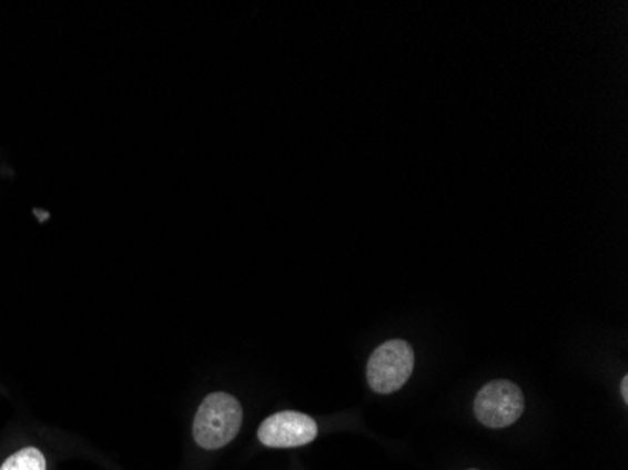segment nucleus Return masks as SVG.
<instances>
[{
  "label": "nucleus",
  "mask_w": 628,
  "mask_h": 470,
  "mask_svg": "<svg viewBox=\"0 0 628 470\" xmlns=\"http://www.w3.org/2000/svg\"><path fill=\"white\" fill-rule=\"evenodd\" d=\"M621 396H622V399H625V401H628V377H622Z\"/></svg>",
  "instance_id": "obj_6"
},
{
  "label": "nucleus",
  "mask_w": 628,
  "mask_h": 470,
  "mask_svg": "<svg viewBox=\"0 0 628 470\" xmlns=\"http://www.w3.org/2000/svg\"><path fill=\"white\" fill-rule=\"evenodd\" d=\"M34 213H37L38 217H40V221H45V218L50 217L48 213H42V211H34Z\"/></svg>",
  "instance_id": "obj_7"
},
{
  "label": "nucleus",
  "mask_w": 628,
  "mask_h": 470,
  "mask_svg": "<svg viewBox=\"0 0 628 470\" xmlns=\"http://www.w3.org/2000/svg\"><path fill=\"white\" fill-rule=\"evenodd\" d=\"M316 435V421L294 410L270 416L259 429V440L267 448H297L313 442Z\"/></svg>",
  "instance_id": "obj_4"
},
{
  "label": "nucleus",
  "mask_w": 628,
  "mask_h": 470,
  "mask_svg": "<svg viewBox=\"0 0 628 470\" xmlns=\"http://www.w3.org/2000/svg\"><path fill=\"white\" fill-rule=\"evenodd\" d=\"M470 470H476V469H470Z\"/></svg>",
  "instance_id": "obj_8"
},
{
  "label": "nucleus",
  "mask_w": 628,
  "mask_h": 470,
  "mask_svg": "<svg viewBox=\"0 0 628 470\" xmlns=\"http://www.w3.org/2000/svg\"><path fill=\"white\" fill-rule=\"evenodd\" d=\"M414 369V350L407 340H386L376 348L367 364V382L371 390L386 396L401 390Z\"/></svg>",
  "instance_id": "obj_2"
},
{
  "label": "nucleus",
  "mask_w": 628,
  "mask_h": 470,
  "mask_svg": "<svg viewBox=\"0 0 628 470\" xmlns=\"http://www.w3.org/2000/svg\"><path fill=\"white\" fill-rule=\"evenodd\" d=\"M0 470H48V463L38 448L29 446L10 456Z\"/></svg>",
  "instance_id": "obj_5"
},
{
  "label": "nucleus",
  "mask_w": 628,
  "mask_h": 470,
  "mask_svg": "<svg viewBox=\"0 0 628 470\" xmlns=\"http://www.w3.org/2000/svg\"><path fill=\"white\" fill-rule=\"evenodd\" d=\"M243 421V410L234 396L211 394L197 409L192 435L200 448L219 450L237 437Z\"/></svg>",
  "instance_id": "obj_1"
},
{
  "label": "nucleus",
  "mask_w": 628,
  "mask_h": 470,
  "mask_svg": "<svg viewBox=\"0 0 628 470\" xmlns=\"http://www.w3.org/2000/svg\"><path fill=\"white\" fill-rule=\"evenodd\" d=\"M525 410L524 391L510 380L486 384L475 399V415L482 426L505 429L521 418Z\"/></svg>",
  "instance_id": "obj_3"
}]
</instances>
